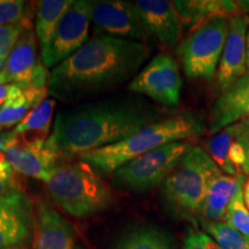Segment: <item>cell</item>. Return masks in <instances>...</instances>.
Masks as SVG:
<instances>
[{
  "label": "cell",
  "instance_id": "1",
  "mask_svg": "<svg viewBox=\"0 0 249 249\" xmlns=\"http://www.w3.org/2000/svg\"><path fill=\"white\" fill-rule=\"evenodd\" d=\"M171 114L136 93H120L59 111L49 139L68 160L123 141Z\"/></svg>",
  "mask_w": 249,
  "mask_h": 249
},
{
  "label": "cell",
  "instance_id": "2",
  "mask_svg": "<svg viewBox=\"0 0 249 249\" xmlns=\"http://www.w3.org/2000/svg\"><path fill=\"white\" fill-rule=\"evenodd\" d=\"M149 57L150 49L143 43L96 34L51 71L49 95L76 105L113 92L129 85Z\"/></svg>",
  "mask_w": 249,
  "mask_h": 249
},
{
  "label": "cell",
  "instance_id": "3",
  "mask_svg": "<svg viewBox=\"0 0 249 249\" xmlns=\"http://www.w3.org/2000/svg\"><path fill=\"white\" fill-rule=\"evenodd\" d=\"M207 121L200 113L185 111L149 124L123 141L81 155L80 160L95 167L103 177L112 176L119 167L139 156L161 145L189 141L207 130Z\"/></svg>",
  "mask_w": 249,
  "mask_h": 249
},
{
  "label": "cell",
  "instance_id": "4",
  "mask_svg": "<svg viewBox=\"0 0 249 249\" xmlns=\"http://www.w3.org/2000/svg\"><path fill=\"white\" fill-rule=\"evenodd\" d=\"M51 200L70 216L87 218L110 209L116 195L104 177L86 161H60L44 182Z\"/></svg>",
  "mask_w": 249,
  "mask_h": 249
},
{
  "label": "cell",
  "instance_id": "5",
  "mask_svg": "<svg viewBox=\"0 0 249 249\" xmlns=\"http://www.w3.org/2000/svg\"><path fill=\"white\" fill-rule=\"evenodd\" d=\"M222 170L207 151L193 147L163 182V197L170 209L188 219L202 214L207 193Z\"/></svg>",
  "mask_w": 249,
  "mask_h": 249
},
{
  "label": "cell",
  "instance_id": "6",
  "mask_svg": "<svg viewBox=\"0 0 249 249\" xmlns=\"http://www.w3.org/2000/svg\"><path fill=\"white\" fill-rule=\"evenodd\" d=\"M192 148L189 141H178L139 156L112 174V185L132 192H147L169 178Z\"/></svg>",
  "mask_w": 249,
  "mask_h": 249
},
{
  "label": "cell",
  "instance_id": "7",
  "mask_svg": "<svg viewBox=\"0 0 249 249\" xmlns=\"http://www.w3.org/2000/svg\"><path fill=\"white\" fill-rule=\"evenodd\" d=\"M229 20L224 17L210 18L195 28L181 43L183 71L189 79L210 81L216 75L229 35Z\"/></svg>",
  "mask_w": 249,
  "mask_h": 249
},
{
  "label": "cell",
  "instance_id": "8",
  "mask_svg": "<svg viewBox=\"0 0 249 249\" xmlns=\"http://www.w3.org/2000/svg\"><path fill=\"white\" fill-rule=\"evenodd\" d=\"M181 88L178 62L167 53L155 55L128 85L129 92L147 96L166 107H178Z\"/></svg>",
  "mask_w": 249,
  "mask_h": 249
},
{
  "label": "cell",
  "instance_id": "9",
  "mask_svg": "<svg viewBox=\"0 0 249 249\" xmlns=\"http://www.w3.org/2000/svg\"><path fill=\"white\" fill-rule=\"evenodd\" d=\"M91 23V1L75 0L61 18L49 44L42 51L46 68L57 67L88 42Z\"/></svg>",
  "mask_w": 249,
  "mask_h": 249
},
{
  "label": "cell",
  "instance_id": "10",
  "mask_svg": "<svg viewBox=\"0 0 249 249\" xmlns=\"http://www.w3.org/2000/svg\"><path fill=\"white\" fill-rule=\"evenodd\" d=\"M91 23L104 35L135 40L145 45L154 39L134 1H91Z\"/></svg>",
  "mask_w": 249,
  "mask_h": 249
},
{
  "label": "cell",
  "instance_id": "11",
  "mask_svg": "<svg viewBox=\"0 0 249 249\" xmlns=\"http://www.w3.org/2000/svg\"><path fill=\"white\" fill-rule=\"evenodd\" d=\"M37 60V37L31 29L22 33L0 71V86L17 85L21 88H46V80Z\"/></svg>",
  "mask_w": 249,
  "mask_h": 249
},
{
  "label": "cell",
  "instance_id": "12",
  "mask_svg": "<svg viewBox=\"0 0 249 249\" xmlns=\"http://www.w3.org/2000/svg\"><path fill=\"white\" fill-rule=\"evenodd\" d=\"M33 203L23 191L0 198V249H15L34 232Z\"/></svg>",
  "mask_w": 249,
  "mask_h": 249
},
{
  "label": "cell",
  "instance_id": "13",
  "mask_svg": "<svg viewBox=\"0 0 249 249\" xmlns=\"http://www.w3.org/2000/svg\"><path fill=\"white\" fill-rule=\"evenodd\" d=\"M5 155L12 169L43 182L48 181L50 174L61 160L50 139L44 144H27L17 138L13 130Z\"/></svg>",
  "mask_w": 249,
  "mask_h": 249
},
{
  "label": "cell",
  "instance_id": "14",
  "mask_svg": "<svg viewBox=\"0 0 249 249\" xmlns=\"http://www.w3.org/2000/svg\"><path fill=\"white\" fill-rule=\"evenodd\" d=\"M247 30L246 17H232L229 20V35L217 68V87L223 92L247 73Z\"/></svg>",
  "mask_w": 249,
  "mask_h": 249
},
{
  "label": "cell",
  "instance_id": "15",
  "mask_svg": "<svg viewBox=\"0 0 249 249\" xmlns=\"http://www.w3.org/2000/svg\"><path fill=\"white\" fill-rule=\"evenodd\" d=\"M143 22L152 38L165 48L178 45L182 34V23L173 1L136 0L134 1Z\"/></svg>",
  "mask_w": 249,
  "mask_h": 249
},
{
  "label": "cell",
  "instance_id": "16",
  "mask_svg": "<svg viewBox=\"0 0 249 249\" xmlns=\"http://www.w3.org/2000/svg\"><path fill=\"white\" fill-rule=\"evenodd\" d=\"M74 227L48 202L36 204L33 249H75Z\"/></svg>",
  "mask_w": 249,
  "mask_h": 249
},
{
  "label": "cell",
  "instance_id": "17",
  "mask_svg": "<svg viewBox=\"0 0 249 249\" xmlns=\"http://www.w3.org/2000/svg\"><path fill=\"white\" fill-rule=\"evenodd\" d=\"M249 107V71L220 92L210 111L209 132L214 134L244 119Z\"/></svg>",
  "mask_w": 249,
  "mask_h": 249
},
{
  "label": "cell",
  "instance_id": "18",
  "mask_svg": "<svg viewBox=\"0 0 249 249\" xmlns=\"http://www.w3.org/2000/svg\"><path fill=\"white\" fill-rule=\"evenodd\" d=\"M247 177L244 173L236 176L219 174L211 182L207 193L203 209H202L201 222H224L230 204L235 196L244 189Z\"/></svg>",
  "mask_w": 249,
  "mask_h": 249
},
{
  "label": "cell",
  "instance_id": "19",
  "mask_svg": "<svg viewBox=\"0 0 249 249\" xmlns=\"http://www.w3.org/2000/svg\"><path fill=\"white\" fill-rule=\"evenodd\" d=\"M48 88H21L11 85L8 96L0 107V127L9 128L22 121L29 112L48 98Z\"/></svg>",
  "mask_w": 249,
  "mask_h": 249
},
{
  "label": "cell",
  "instance_id": "20",
  "mask_svg": "<svg viewBox=\"0 0 249 249\" xmlns=\"http://www.w3.org/2000/svg\"><path fill=\"white\" fill-rule=\"evenodd\" d=\"M55 105V99L46 98L33 108L13 129L17 138L27 144H44L51 135L50 130Z\"/></svg>",
  "mask_w": 249,
  "mask_h": 249
},
{
  "label": "cell",
  "instance_id": "21",
  "mask_svg": "<svg viewBox=\"0 0 249 249\" xmlns=\"http://www.w3.org/2000/svg\"><path fill=\"white\" fill-rule=\"evenodd\" d=\"M112 249H176V242L160 226L139 225L123 233Z\"/></svg>",
  "mask_w": 249,
  "mask_h": 249
},
{
  "label": "cell",
  "instance_id": "22",
  "mask_svg": "<svg viewBox=\"0 0 249 249\" xmlns=\"http://www.w3.org/2000/svg\"><path fill=\"white\" fill-rule=\"evenodd\" d=\"M71 5L73 0H42L37 2L35 34L40 50L49 44L59 22Z\"/></svg>",
  "mask_w": 249,
  "mask_h": 249
},
{
  "label": "cell",
  "instance_id": "23",
  "mask_svg": "<svg viewBox=\"0 0 249 249\" xmlns=\"http://www.w3.org/2000/svg\"><path fill=\"white\" fill-rule=\"evenodd\" d=\"M233 142H234V124H231L214 134L207 144L208 154L211 160L227 176H236L240 173L230 160V149Z\"/></svg>",
  "mask_w": 249,
  "mask_h": 249
},
{
  "label": "cell",
  "instance_id": "24",
  "mask_svg": "<svg viewBox=\"0 0 249 249\" xmlns=\"http://www.w3.org/2000/svg\"><path fill=\"white\" fill-rule=\"evenodd\" d=\"M205 233L222 249H249V239L226 222H201Z\"/></svg>",
  "mask_w": 249,
  "mask_h": 249
},
{
  "label": "cell",
  "instance_id": "25",
  "mask_svg": "<svg viewBox=\"0 0 249 249\" xmlns=\"http://www.w3.org/2000/svg\"><path fill=\"white\" fill-rule=\"evenodd\" d=\"M21 24L31 29V12L22 0H0V27Z\"/></svg>",
  "mask_w": 249,
  "mask_h": 249
},
{
  "label": "cell",
  "instance_id": "26",
  "mask_svg": "<svg viewBox=\"0 0 249 249\" xmlns=\"http://www.w3.org/2000/svg\"><path fill=\"white\" fill-rule=\"evenodd\" d=\"M224 222L234 227L236 231L249 239V210L245 205L242 192L239 193L232 201V203L230 204Z\"/></svg>",
  "mask_w": 249,
  "mask_h": 249
},
{
  "label": "cell",
  "instance_id": "27",
  "mask_svg": "<svg viewBox=\"0 0 249 249\" xmlns=\"http://www.w3.org/2000/svg\"><path fill=\"white\" fill-rule=\"evenodd\" d=\"M28 28L21 24L0 27V58L7 59L17 42Z\"/></svg>",
  "mask_w": 249,
  "mask_h": 249
},
{
  "label": "cell",
  "instance_id": "28",
  "mask_svg": "<svg viewBox=\"0 0 249 249\" xmlns=\"http://www.w3.org/2000/svg\"><path fill=\"white\" fill-rule=\"evenodd\" d=\"M182 249H222L205 232L189 229L183 240Z\"/></svg>",
  "mask_w": 249,
  "mask_h": 249
},
{
  "label": "cell",
  "instance_id": "29",
  "mask_svg": "<svg viewBox=\"0 0 249 249\" xmlns=\"http://www.w3.org/2000/svg\"><path fill=\"white\" fill-rule=\"evenodd\" d=\"M234 139L242 145L245 150V164L240 172L245 176H249V118H244L234 124Z\"/></svg>",
  "mask_w": 249,
  "mask_h": 249
},
{
  "label": "cell",
  "instance_id": "30",
  "mask_svg": "<svg viewBox=\"0 0 249 249\" xmlns=\"http://www.w3.org/2000/svg\"><path fill=\"white\" fill-rule=\"evenodd\" d=\"M245 160H246V156H245V150L242 148V145L239 142L235 141L232 143L231 149H230V160L232 161V164L238 169L239 172H240L241 167L244 166L245 164ZM241 173V172H240Z\"/></svg>",
  "mask_w": 249,
  "mask_h": 249
},
{
  "label": "cell",
  "instance_id": "31",
  "mask_svg": "<svg viewBox=\"0 0 249 249\" xmlns=\"http://www.w3.org/2000/svg\"><path fill=\"white\" fill-rule=\"evenodd\" d=\"M22 191L18 187V185L15 181L14 176L13 177H1L0 176V198L5 197L13 192Z\"/></svg>",
  "mask_w": 249,
  "mask_h": 249
},
{
  "label": "cell",
  "instance_id": "32",
  "mask_svg": "<svg viewBox=\"0 0 249 249\" xmlns=\"http://www.w3.org/2000/svg\"><path fill=\"white\" fill-rule=\"evenodd\" d=\"M236 4L239 15L246 17V14H249V0H236Z\"/></svg>",
  "mask_w": 249,
  "mask_h": 249
},
{
  "label": "cell",
  "instance_id": "33",
  "mask_svg": "<svg viewBox=\"0 0 249 249\" xmlns=\"http://www.w3.org/2000/svg\"><path fill=\"white\" fill-rule=\"evenodd\" d=\"M9 89H11V85L0 86V107H2V104L5 103L6 98H7Z\"/></svg>",
  "mask_w": 249,
  "mask_h": 249
},
{
  "label": "cell",
  "instance_id": "34",
  "mask_svg": "<svg viewBox=\"0 0 249 249\" xmlns=\"http://www.w3.org/2000/svg\"><path fill=\"white\" fill-rule=\"evenodd\" d=\"M242 194H244L245 205L247 207V209L249 210V179L246 180L245 186H244V191H242Z\"/></svg>",
  "mask_w": 249,
  "mask_h": 249
},
{
  "label": "cell",
  "instance_id": "35",
  "mask_svg": "<svg viewBox=\"0 0 249 249\" xmlns=\"http://www.w3.org/2000/svg\"><path fill=\"white\" fill-rule=\"evenodd\" d=\"M248 22V30H247V70L249 71V15H246Z\"/></svg>",
  "mask_w": 249,
  "mask_h": 249
},
{
  "label": "cell",
  "instance_id": "36",
  "mask_svg": "<svg viewBox=\"0 0 249 249\" xmlns=\"http://www.w3.org/2000/svg\"><path fill=\"white\" fill-rule=\"evenodd\" d=\"M5 61H6V59H2V58H0V71H1L2 67H4V65H5Z\"/></svg>",
  "mask_w": 249,
  "mask_h": 249
},
{
  "label": "cell",
  "instance_id": "37",
  "mask_svg": "<svg viewBox=\"0 0 249 249\" xmlns=\"http://www.w3.org/2000/svg\"><path fill=\"white\" fill-rule=\"evenodd\" d=\"M245 118H249V107H248L247 112H246V117H245Z\"/></svg>",
  "mask_w": 249,
  "mask_h": 249
},
{
  "label": "cell",
  "instance_id": "38",
  "mask_svg": "<svg viewBox=\"0 0 249 249\" xmlns=\"http://www.w3.org/2000/svg\"><path fill=\"white\" fill-rule=\"evenodd\" d=\"M75 249H83V248H82V247H80V246H76Z\"/></svg>",
  "mask_w": 249,
  "mask_h": 249
},
{
  "label": "cell",
  "instance_id": "39",
  "mask_svg": "<svg viewBox=\"0 0 249 249\" xmlns=\"http://www.w3.org/2000/svg\"><path fill=\"white\" fill-rule=\"evenodd\" d=\"M1 129H2V128H1V127H0V134H1Z\"/></svg>",
  "mask_w": 249,
  "mask_h": 249
},
{
  "label": "cell",
  "instance_id": "40",
  "mask_svg": "<svg viewBox=\"0 0 249 249\" xmlns=\"http://www.w3.org/2000/svg\"><path fill=\"white\" fill-rule=\"evenodd\" d=\"M15 249H18V248H15Z\"/></svg>",
  "mask_w": 249,
  "mask_h": 249
}]
</instances>
